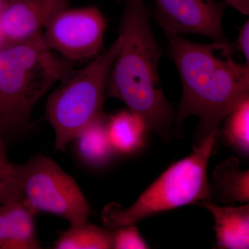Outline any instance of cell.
Wrapping results in <instances>:
<instances>
[{
  "label": "cell",
  "mask_w": 249,
  "mask_h": 249,
  "mask_svg": "<svg viewBox=\"0 0 249 249\" xmlns=\"http://www.w3.org/2000/svg\"><path fill=\"white\" fill-rule=\"evenodd\" d=\"M209 210L214 219L216 245L217 248H249V206L221 207L211 201L196 203Z\"/></svg>",
  "instance_id": "cell-10"
},
{
  "label": "cell",
  "mask_w": 249,
  "mask_h": 249,
  "mask_svg": "<svg viewBox=\"0 0 249 249\" xmlns=\"http://www.w3.org/2000/svg\"><path fill=\"white\" fill-rule=\"evenodd\" d=\"M229 6H232L241 14L249 16V0H223Z\"/></svg>",
  "instance_id": "cell-21"
},
{
  "label": "cell",
  "mask_w": 249,
  "mask_h": 249,
  "mask_svg": "<svg viewBox=\"0 0 249 249\" xmlns=\"http://www.w3.org/2000/svg\"><path fill=\"white\" fill-rule=\"evenodd\" d=\"M224 129L227 142L241 153L249 152V99L242 103L227 116Z\"/></svg>",
  "instance_id": "cell-16"
},
{
  "label": "cell",
  "mask_w": 249,
  "mask_h": 249,
  "mask_svg": "<svg viewBox=\"0 0 249 249\" xmlns=\"http://www.w3.org/2000/svg\"><path fill=\"white\" fill-rule=\"evenodd\" d=\"M107 131L114 151L128 155L142 146L147 129L138 115L123 110L107 118Z\"/></svg>",
  "instance_id": "cell-13"
},
{
  "label": "cell",
  "mask_w": 249,
  "mask_h": 249,
  "mask_svg": "<svg viewBox=\"0 0 249 249\" xmlns=\"http://www.w3.org/2000/svg\"><path fill=\"white\" fill-rule=\"evenodd\" d=\"M107 27L106 17L97 6L60 11L42 33L45 45L68 61L94 58L102 50Z\"/></svg>",
  "instance_id": "cell-7"
},
{
  "label": "cell",
  "mask_w": 249,
  "mask_h": 249,
  "mask_svg": "<svg viewBox=\"0 0 249 249\" xmlns=\"http://www.w3.org/2000/svg\"><path fill=\"white\" fill-rule=\"evenodd\" d=\"M114 1H116V2H121L123 0H114Z\"/></svg>",
  "instance_id": "cell-23"
},
{
  "label": "cell",
  "mask_w": 249,
  "mask_h": 249,
  "mask_svg": "<svg viewBox=\"0 0 249 249\" xmlns=\"http://www.w3.org/2000/svg\"><path fill=\"white\" fill-rule=\"evenodd\" d=\"M11 1V0H0V18L4 12V9H6V6Z\"/></svg>",
  "instance_id": "cell-22"
},
{
  "label": "cell",
  "mask_w": 249,
  "mask_h": 249,
  "mask_svg": "<svg viewBox=\"0 0 249 249\" xmlns=\"http://www.w3.org/2000/svg\"><path fill=\"white\" fill-rule=\"evenodd\" d=\"M0 249H11L7 224L1 208H0Z\"/></svg>",
  "instance_id": "cell-20"
},
{
  "label": "cell",
  "mask_w": 249,
  "mask_h": 249,
  "mask_svg": "<svg viewBox=\"0 0 249 249\" xmlns=\"http://www.w3.org/2000/svg\"><path fill=\"white\" fill-rule=\"evenodd\" d=\"M164 34L183 87L177 125L197 116L201 142L218 132L222 121L249 99V66L234 60L235 47L229 41L199 44L181 35Z\"/></svg>",
  "instance_id": "cell-1"
},
{
  "label": "cell",
  "mask_w": 249,
  "mask_h": 249,
  "mask_svg": "<svg viewBox=\"0 0 249 249\" xmlns=\"http://www.w3.org/2000/svg\"><path fill=\"white\" fill-rule=\"evenodd\" d=\"M13 181L36 213L65 218L71 225L88 222L90 207L75 180L53 160L37 155L24 164L13 163Z\"/></svg>",
  "instance_id": "cell-6"
},
{
  "label": "cell",
  "mask_w": 249,
  "mask_h": 249,
  "mask_svg": "<svg viewBox=\"0 0 249 249\" xmlns=\"http://www.w3.org/2000/svg\"><path fill=\"white\" fill-rule=\"evenodd\" d=\"M119 34L110 47L80 69L73 67L58 82L46 104L47 120L55 132V149L65 151L70 142L103 114L109 73L124 44Z\"/></svg>",
  "instance_id": "cell-5"
},
{
  "label": "cell",
  "mask_w": 249,
  "mask_h": 249,
  "mask_svg": "<svg viewBox=\"0 0 249 249\" xmlns=\"http://www.w3.org/2000/svg\"><path fill=\"white\" fill-rule=\"evenodd\" d=\"M107 119L103 114L87 126L73 140L78 158L90 168L106 166L115 153L107 135Z\"/></svg>",
  "instance_id": "cell-11"
},
{
  "label": "cell",
  "mask_w": 249,
  "mask_h": 249,
  "mask_svg": "<svg viewBox=\"0 0 249 249\" xmlns=\"http://www.w3.org/2000/svg\"><path fill=\"white\" fill-rule=\"evenodd\" d=\"M0 48H1V47H0Z\"/></svg>",
  "instance_id": "cell-24"
},
{
  "label": "cell",
  "mask_w": 249,
  "mask_h": 249,
  "mask_svg": "<svg viewBox=\"0 0 249 249\" xmlns=\"http://www.w3.org/2000/svg\"><path fill=\"white\" fill-rule=\"evenodd\" d=\"M5 139L0 134V205L22 199L21 193L13 181L14 163L8 159Z\"/></svg>",
  "instance_id": "cell-17"
},
{
  "label": "cell",
  "mask_w": 249,
  "mask_h": 249,
  "mask_svg": "<svg viewBox=\"0 0 249 249\" xmlns=\"http://www.w3.org/2000/svg\"><path fill=\"white\" fill-rule=\"evenodd\" d=\"M55 249H112V231L88 222L64 232L54 245Z\"/></svg>",
  "instance_id": "cell-15"
},
{
  "label": "cell",
  "mask_w": 249,
  "mask_h": 249,
  "mask_svg": "<svg viewBox=\"0 0 249 249\" xmlns=\"http://www.w3.org/2000/svg\"><path fill=\"white\" fill-rule=\"evenodd\" d=\"M148 246L142 238L138 229L134 225L114 229L112 232V249H144Z\"/></svg>",
  "instance_id": "cell-18"
},
{
  "label": "cell",
  "mask_w": 249,
  "mask_h": 249,
  "mask_svg": "<svg viewBox=\"0 0 249 249\" xmlns=\"http://www.w3.org/2000/svg\"><path fill=\"white\" fill-rule=\"evenodd\" d=\"M155 17L164 34H194L228 41L222 19L228 5L215 0H155Z\"/></svg>",
  "instance_id": "cell-8"
},
{
  "label": "cell",
  "mask_w": 249,
  "mask_h": 249,
  "mask_svg": "<svg viewBox=\"0 0 249 249\" xmlns=\"http://www.w3.org/2000/svg\"><path fill=\"white\" fill-rule=\"evenodd\" d=\"M235 47L240 50L245 58L246 64H249V19L240 30L238 40Z\"/></svg>",
  "instance_id": "cell-19"
},
{
  "label": "cell",
  "mask_w": 249,
  "mask_h": 249,
  "mask_svg": "<svg viewBox=\"0 0 249 249\" xmlns=\"http://www.w3.org/2000/svg\"><path fill=\"white\" fill-rule=\"evenodd\" d=\"M42 34L0 48V134L29 128L36 104L73 67L42 40Z\"/></svg>",
  "instance_id": "cell-3"
},
{
  "label": "cell",
  "mask_w": 249,
  "mask_h": 249,
  "mask_svg": "<svg viewBox=\"0 0 249 249\" xmlns=\"http://www.w3.org/2000/svg\"><path fill=\"white\" fill-rule=\"evenodd\" d=\"M218 132L193 147L191 155L174 163L127 209L111 203L103 211V222L109 230L134 225L163 211L201 201H211L212 188L207 178L209 160Z\"/></svg>",
  "instance_id": "cell-4"
},
{
  "label": "cell",
  "mask_w": 249,
  "mask_h": 249,
  "mask_svg": "<svg viewBox=\"0 0 249 249\" xmlns=\"http://www.w3.org/2000/svg\"><path fill=\"white\" fill-rule=\"evenodd\" d=\"M211 188L212 198L222 203L249 202V170H241L239 160L230 157L214 168Z\"/></svg>",
  "instance_id": "cell-12"
},
{
  "label": "cell",
  "mask_w": 249,
  "mask_h": 249,
  "mask_svg": "<svg viewBox=\"0 0 249 249\" xmlns=\"http://www.w3.org/2000/svg\"><path fill=\"white\" fill-rule=\"evenodd\" d=\"M123 1L119 34L124 44L111 67L106 96L119 100L138 115L147 132L165 138L169 136L174 114L160 87L161 49L143 0Z\"/></svg>",
  "instance_id": "cell-2"
},
{
  "label": "cell",
  "mask_w": 249,
  "mask_h": 249,
  "mask_svg": "<svg viewBox=\"0 0 249 249\" xmlns=\"http://www.w3.org/2000/svg\"><path fill=\"white\" fill-rule=\"evenodd\" d=\"M69 0H11L0 18V47L31 40L43 33Z\"/></svg>",
  "instance_id": "cell-9"
},
{
  "label": "cell",
  "mask_w": 249,
  "mask_h": 249,
  "mask_svg": "<svg viewBox=\"0 0 249 249\" xmlns=\"http://www.w3.org/2000/svg\"><path fill=\"white\" fill-rule=\"evenodd\" d=\"M7 224L11 249H38L36 237V213L22 199L0 205Z\"/></svg>",
  "instance_id": "cell-14"
}]
</instances>
